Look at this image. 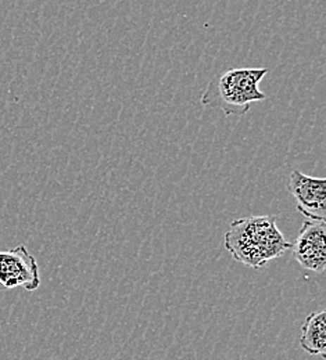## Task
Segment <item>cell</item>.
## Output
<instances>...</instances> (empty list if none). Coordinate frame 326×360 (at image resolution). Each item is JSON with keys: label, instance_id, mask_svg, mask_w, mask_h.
Wrapping results in <instances>:
<instances>
[{"label": "cell", "instance_id": "3", "mask_svg": "<svg viewBox=\"0 0 326 360\" xmlns=\"http://www.w3.org/2000/svg\"><path fill=\"white\" fill-rule=\"evenodd\" d=\"M0 284L6 288L23 287L27 291L39 288V266L25 245L0 251Z\"/></svg>", "mask_w": 326, "mask_h": 360}, {"label": "cell", "instance_id": "4", "mask_svg": "<svg viewBox=\"0 0 326 360\" xmlns=\"http://www.w3.org/2000/svg\"><path fill=\"white\" fill-rule=\"evenodd\" d=\"M291 251L294 259L303 269L324 273L326 269L325 221L306 218L294 244H291Z\"/></svg>", "mask_w": 326, "mask_h": 360}, {"label": "cell", "instance_id": "6", "mask_svg": "<svg viewBox=\"0 0 326 360\" xmlns=\"http://www.w3.org/2000/svg\"><path fill=\"white\" fill-rule=\"evenodd\" d=\"M301 348L310 355L326 356V312H313L301 326Z\"/></svg>", "mask_w": 326, "mask_h": 360}, {"label": "cell", "instance_id": "2", "mask_svg": "<svg viewBox=\"0 0 326 360\" xmlns=\"http://www.w3.org/2000/svg\"><path fill=\"white\" fill-rule=\"evenodd\" d=\"M267 72V68H231L210 81L201 94V104L218 108L227 117H242L250 111L253 103L267 98L260 90Z\"/></svg>", "mask_w": 326, "mask_h": 360}, {"label": "cell", "instance_id": "5", "mask_svg": "<svg viewBox=\"0 0 326 360\" xmlns=\"http://www.w3.org/2000/svg\"><path fill=\"white\" fill-rule=\"evenodd\" d=\"M289 190L297 202V210L307 219L325 221L326 180L313 178L294 169L289 176Z\"/></svg>", "mask_w": 326, "mask_h": 360}, {"label": "cell", "instance_id": "1", "mask_svg": "<svg viewBox=\"0 0 326 360\" xmlns=\"http://www.w3.org/2000/svg\"><path fill=\"white\" fill-rule=\"evenodd\" d=\"M225 248L234 261L261 269L290 250L291 244L280 231L278 218L264 215L233 221L225 233Z\"/></svg>", "mask_w": 326, "mask_h": 360}]
</instances>
